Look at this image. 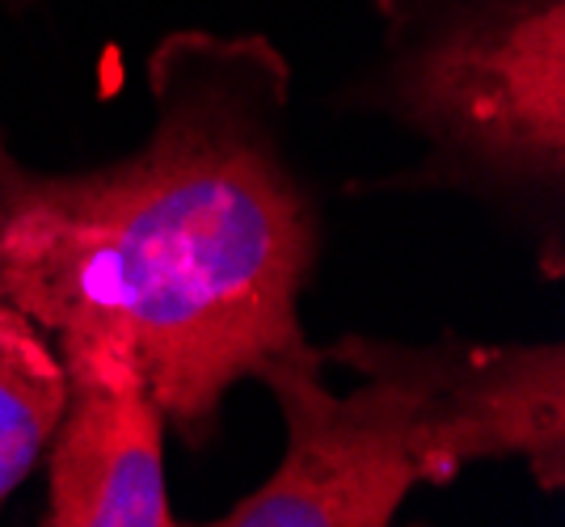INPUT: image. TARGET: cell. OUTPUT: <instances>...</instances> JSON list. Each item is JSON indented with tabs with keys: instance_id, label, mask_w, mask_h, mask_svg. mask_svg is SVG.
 I'll return each instance as SVG.
<instances>
[{
	"instance_id": "1",
	"label": "cell",
	"mask_w": 565,
	"mask_h": 527,
	"mask_svg": "<svg viewBox=\"0 0 565 527\" xmlns=\"http://www.w3.org/2000/svg\"><path fill=\"white\" fill-rule=\"evenodd\" d=\"M143 144L81 173L13 169L0 295L51 337H106L203 455L224 401L305 337L321 207L291 161V64L266 34L173 30L148 51Z\"/></svg>"
},
{
	"instance_id": "2",
	"label": "cell",
	"mask_w": 565,
	"mask_h": 527,
	"mask_svg": "<svg viewBox=\"0 0 565 527\" xmlns=\"http://www.w3.org/2000/svg\"><path fill=\"white\" fill-rule=\"evenodd\" d=\"M376 55L333 110L384 119L423 157L347 198L460 194L565 279V0H372Z\"/></svg>"
},
{
	"instance_id": "3",
	"label": "cell",
	"mask_w": 565,
	"mask_h": 527,
	"mask_svg": "<svg viewBox=\"0 0 565 527\" xmlns=\"http://www.w3.org/2000/svg\"><path fill=\"white\" fill-rule=\"evenodd\" d=\"M326 367L372 380L397 413L418 485H451L486 460H519L544 494L565 485L562 342H430L347 334L321 346Z\"/></svg>"
},
{
	"instance_id": "4",
	"label": "cell",
	"mask_w": 565,
	"mask_h": 527,
	"mask_svg": "<svg viewBox=\"0 0 565 527\" xmlns=\"http://www.w3.org/2000/svg\"><path fill=\"white\" fill-rule=\"evenodd\" d=\"M279 406L287 448L254 494L228 506L215 527H388L418 490L414 460L388 397L372 380L333 392L321 346L305 337L254 367Z\"/></svg>"
},
{
	"instance_id": "5",
	"label": "cell",
	"mask_w": 565,
	"mask_h": 527,
	"mask_svg": "<svg viewBox=\"0 0 565 527\" xmlns=\"http://www.w3.org/2000/svg\"><path fill=\"white\" fill-rule=\"evenodd\" d=\"M68 392L51 431L43 527H173L166 413L106 337L55 342Z\"/></svg>"
},
{
	"instance_id": "6",
	"label": "cell",
	"mask_w": 565,
	"mask_h": 527,
	"mask_svg": "<svg viewBox=\"0 0 565 527\" xmlns=\"http://www.w3.org/2000/svg\"><path fill=\"white\" fill-rule=\"evenodd\" d=\"M68 392L64 359L9 295H0V510L43 464Z\"/></svg>"
},
{
	"instance_id": "7",
	"label": "cell",
	"mask_w": 565,
	"mask_h": 527,
	"mask_svg": "<svg viewBox=\"0 0 565 527\" xmlns=\"http://www.w3.org/2000/svg\"><path fill=\"white\" fill-rule=\"evenodd\" d=\"M22 165V157L9 148V136H4V122H0V194L9 186V178H13V169Z\"/></svg>"
},
{
	"instance_id": "8",
	"label": "cell",
	"mask_w": 565,
	"mask_h": 527,
	"mask_svg": "<svg viewBox=\"0 0 565 527\" xmlns=\"http://www.w3.org/2000/svg\"><path fill=\"white\" fill-rule=\"evenodd\" d=\"M39 4H43V0H0V13H13V18H18V13L39 9Z\"/></svg>"
}]
</instances>
